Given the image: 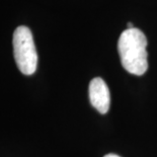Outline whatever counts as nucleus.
Here are the masks:
<instances>
[{
	"label": "nucleus",
	"mask_w": 157,
	"mask_h": 157,
	"mask_svg": "<svg viewBox=\"0 0 157 157\" xmlns=\"http://www.w3.org/2000/svg\"><path fill=\"white\" fill-rule=\"evenodd\" d=\"M147 39L140 29H127L120 36L118 50L123 67L129 73L141 76L148 69Z\"/></svg>",
	"instance_id": "obj_1"
},
{
	"label": "nucleus",
	"mask_w": 157,
	"mask_h": 157,
	"mask_svg": "<svg viewBox=\"0 0 157 157\" xmlns=\"http://www.w3.org/2000/svg\"><path fill=\"white\" fill-rule=\"evenodd\" d=\"M12 44L13 55L19 71L25 75L34 74L38 65V54L31 29L25 25L18 26L13 34Z\"/></svg>",
	"instance_id": "obj_2"
},
{
	"label": "nucleus",
	"mask_w": 157,
	"mask_h": 157,
	"mask_svg": "<svg viewBox=\"0 0 157 157\" xmlns=\"http://www.w3.org/2000/svg\"><path fill=\"white\" fill-rule=\"evenodd\" d=\"M90 103L102 115L109 112L111 105V95L106 83L101 77L93 78L89 83Z\"/></svg>",
	"instance_id": "obj_3"
},
{
	"label": "nucleus",
	"mask_w": 157,
	"mask_h": 157,
	"mask_svg": "<svg viewBox=\"0 0 157 157\" xmlns=\"http://www.w3.org/2000/svg\"><path fill=\"white\" fill-rule=\"evenodd\" d=\"M103 157H120V156L117 155V154H113V153H109V154H106V155H105Z\"/></svg>",
	"instance_id": "obj_4"
},
{
	"label": "nucleus",
	"mask_w": 157,
	"mask_h": 157,
	"mask_svg": "<svg viewBox=\"0 0 157 157\" xmlns=\"http://www.w3.org/2000/svg\"><path fill=\"white\" fill-rule=\"evenodd\" d=\"M133 28H134V25H133L131 22H129L128 23V29H133Z\"/></svg>",
	"instance_id": "obj_5"
}]
</instances>
